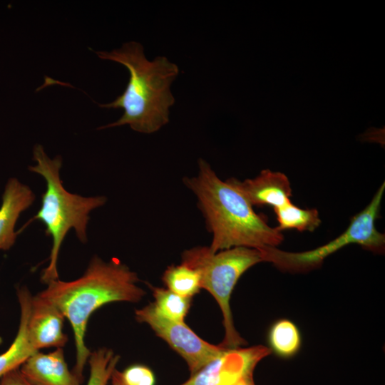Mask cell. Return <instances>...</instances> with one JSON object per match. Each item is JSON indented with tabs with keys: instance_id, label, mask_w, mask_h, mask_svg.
<instances>
[{
	"instance_id": "6da1fadb",
	"label": "cell",
	"mask_w": 385,
	"mask_h": 385,
	"mask_svg": "<svg viewBox=\"0 0 385 385\" xmlns=\"http://www.w3.org/2000/svg\"><path fill=\"white\" fill-rule=\"evenodd\" d=\"M139 281L137 273L118 259L105 262L95 255L81 277L70 282L51 281L38 293L58 307L72 327L76 345L72 372L81 383L91 354L85 344L91 315L108 303L140 301L145 292L138 285Z\"/></svg>"
},
{
	"instance_id": "7a4b0ae2",
	"label": "cell",
	"mask_w": 385,
	"mask_h": 385,
	"mask_svg": "<svg viewBox=\"0 0 385 385\" xmlns=\"http://www.w3.org/2000/svg\"><path fill=\"white\" fill-rule=\"evenodd\" d=\"M196 176L183 179L197 199L198 207L212 235V252L236 247L262 250L278 246L282 232L270 227L246 198L226 180H220L210 164L200 158Z\"/></svg>"
},
{
	"instance_id": "3957f363",
	"label": "cell",
	"mask_w": 385,
	"mask_h": 385,
	"mask_svg": "<svg viewBox=\"0 0 385 385\" xmlns=\"http://www.w3.org/2000/svg\"><path fill=\"white\" fill-rule=\"evenodd\" d=\"M96 53L101 59L122 64L130 73L125 91L113 102L100 105L107 108H123V115L101 129L127 124L135 131L150 134L168 123L169 110L175 103L170 85L179 73L175 63L165 56L149 61L143 46L135 41L125 43L111 51Z\"/></svg>"
},
{
	"instance_id": "277c9868",
	"label": "cell",
	"mask_w": 385,
	"mask_h": 385,
	"mask_svg": "<svg viewBox=\"0 0 385 385\" xmlns=\"http://www.w3.org/2000/svg\"><path fill=\"white\" fill-rule=\"evenodd\" d=\"M33 160L36 165L29 166V170L44 178L46 189L41 195L38 211L26 225L34 220H38L45 225L46 235L52 238L49 263L43 270L41 276V280L47 284L58 279V254L68 231L73 228L78 239L82 243H86L89 214L103 205L107 198L105 196L83 197L67 191L60 177L61 157L49 158L43 147L39 144L34 147Z\"/></svg>"
},
{
	"instance_id": "5b68a950",
	"label": "cell",
	"mask_w": 385,
	"mask_h": 385,
	"mask_svg": "<svg viewBox=\"0 0 385 385\" xmlns=\"http://www.w3.org/2000/svg\"><path fill=\"white\" fill-rule=\"evenodd\" d=\"M181 260V263L199 273L201 289L210 293L220 307L225 337L219 345L236 349L247 344L235 327L230 302L240 277L255 265L263 262L261 251L236 247L212 252L209 247L197 246L185 250Z\"/></svg>"
},
{
	"instance_id": "8992f818",
	"label": "cell",
	"mask_w": 385,
	"mask_h": 385,
	"mask_svg": "<svg viewBox=\"0 0 385 385\" xmlns=\"http://www.w3.org/2000/svg\"><path fill=\"white\" fill-rule=\"evenodd\" d=\"M385 184L379 187L369 204L354 215L346 230L328 243L312 250L289 252L269 247L260 250L263 262L272 263L284 272H304L319 267L323 261L341 248L357 244L365 250L382 253L385 246L384 234L375 227L379 217Z\"/></svg>"
},
{
	"instance_id": "52a82bcc",
	"label": "cell",
	"mask_w": 385,
	"mask_h": 385,
	"mask_svg": "<svg viewBox=\"0 0 385 385\" xmlns=\"http://www.w3.org/2000/svg\"><path fill=\"white\" fill-rule=\"evenodd\" d=\"M135 319L147 324L186 362L190 375L219 356L226 348L201 339L184 322L167 319L160 315L153 303L136 309Z\"/></svg>"
},
{
	"instance_id": "ba28073f",
	"label": "cell",
	"mask_w": 385,
	"mask_h": 385,
	"mask_svg": "<svg viewBox=\"0 0 385 385\" xmlns=\"http://www.w3.org/2000/svg\"><path fill=\"white\" fill-rule=\"evenodd\" d=\"M271 352L262 345L225 349L180 385H232Z\"/></svg>"
},
{
	"instance_id": "9c48e42d",
	"label": "cell",
	"mask_w": 385,
	"mask_h": 385,
	"mask_svg": "<svg viewBox=\"0 0 385 385\" xmlns=\"http://www.w3.org/2000/svg\"><path fill=\"white\" fill-rule=\"evenodd\" d=\"M64 319L63 313L49 300L39 294L32 296L27 329L33 348L38 351L63 347L68 342L63 332Z\"/></svg>"
},
{
	"instance_id": "30bf717a",
	"label": "cell",
	"mask_w": 385,
	"mask_h": 385,
	"mask_svg": "<svg viewBox=\"0 0 385 385\" xmlns=\"http://www.w3.org/2000/svg\"><path fill=\"white\" fill-rule=\"evenodd\" d=\"M226 181L235 187L252 206L270 205L274 209L291 202L290 182L280 172L265 169L253 179L241 181L232 178Z\"/></svg>"
},
{
	"instance_id": "8fae6325",
	"label": "cell",
	"mask_w": 385,
	"mask_h": 385,
	"mask_svg": "<svg viewBox=\"0 0 385 385\" xmlns=\"http://www.w3.org/2000/svg\"><path fill=\"white\" fill-rule=\"evenodd\" d=\"M19 370L32 385L81 384L69 370L62 348L48 354L36 351L22 364Z\"/></svg>"
},
{
	"instance_id": "7c38bea8",
	"label": "cell",
	"mask_w": 385,
	"mask_h": 385,
	"mask_svg": "<svg viewBox=\"0 0 385 385\" xmlns=\"http://www.w3.org/2000/svg\"><path fill=\"white\" fill-rule=\"evenodd\" d=\"M35 195L26 185L11 178L4 187L0 206V250H9L19 232L15 231L21 214L34 202Z\"/></svg>"
},
{
	"instance_id": "4fadbf2b",
	"label": "cell",
	"mask_w": 385,
	"mask_h": 385,
	"mask_svg": "<svg viewBox=\"0 0 385 385\" xmlns=\"http://www.w3.org/2000/svg\"><path fill=\"white\" fill-rule=\"evenodd\" d=\"M16 293L20 306V322L13 342L0 354V378L14 369H19L29 356L38 351L31 346L27 329L32 295L25 286L19 287Z\"/></svg>"
},
{
	"instance_id": "5bb4252c",
	"label": "cell",
	"mask_w": 385,
	"mask_h": 385,
	"mask_svg": "<svg viewBox=\"0 0 385 385\" xmlns=\"http://www.w3.org/2000/svg\"><path fill=\"white\" fill-rule=\"evenodd\" d=\"M267 339L271 351L284 359L294 356L302 344L299 329L287 319H279L271 326Z\"/></svg>"
},
{
	"instance_id": "9a60e30c",
	"label": "cell",
	"mask_w": 385,
	"mask_h": 385,
	"mask_svg": "<svg viewBox=\"0 0 385 385\" xmlns=\"http://www.w3.org/2000/svg\"><path fill=\"white\" fill-rule=\"evenodd\" d=\"M278 226L277 230L295 229L299 232L314 231L321 224L319 212L315 208L302 209L292 202L274 209Z\"/></svg>"
},
{
	"instance_id": "2e32d148",
	"label": "cell",
	"mask_w": 385,
	"mask_h": 385,
	"mask_svg": "<svg viewBox=\"0 0 385 385\" xmlns=\"http://www.w3.org/2000/svg\"><path fill=\"white\" fill-rule=\"evenodd\" d=\"M162 279L167 289L185 297L192 298L201 289L199 273L183 263L168 267Z\"/></svg>"
},
{
	"instance_id": "e0dca14e",
	"label": "cell",
	"mask_w": 385,
	"mask_h": 385,
	"mask_svg": "<svg viewBox=\"0 0 385 385\" xmlns=\"http://www.w3.org/2000/svg\"><path fill=\"white\" fill-rule=\"evenodd\" d=\"M154 297L153 306L163 317L184 322L191 305L192 298L180 296L168 289L148 284Z\"/></svg>"
},
{
	"instance_id": "ac0fdd59",
	"label": "cell",
	"mask_w": 385,
	"mask_h": 385,
	"mask_svg": "<svg viewBox=\"0 0 385 385\" xmlns=\"http://www.w3.org/2000/svg\"><path fill=\"white\" fill-rule=\"evenodd\" d=\"M119 360L118 355L106 347L92 352L88 360L90 376L87 385H107Z\"/></svg>"
},
{
	"instance_id": "d6986e66",
	"label": "cell",
	"mask_w": 385,
	"mask_h": 385,
	"mask_svg": "<svg viewBox=\"0 0 385 385\" xmlns=\"http://www.w3.org/2000/svg\"><path fill=\"white\" fill-rule=\"evenodd\" d=\"M125 385H154L155 376L153 371L142 364H133L120 371Z\"/></svg>"
},
{
	"instance_id": "ffe728a7",
	"label": "cell",
	"mask_w": 385,
	"mask_h": 385,
	"mask_svg": "<svg viewBox=\"0 0 385 385\" xmlns=\"http://www.w3.org/2000/svg\"><path fill=\"white\" fill-rule=\"evenodd\" d=\"M0 385H32L21 373L19 369H14L1 377Z\"/></svg>"
},
{
	"instance_id": "44dd1931",
	"label": "cell",
	"mask_w": 385,
	"mask_h": 385,
	"mask_svg": "<svg viewBox=\"0 0 385 385\" xmlns=\"http://www.w3.org/2000/svg\"><path fill=\"white\" fill-rule=\"evenodd\" d=\"M232 385H255L253 379V372L244 374Z\"/></svg>"
},
{
	"instance_id": "7402d4cb",
	"label": "cell",
	"mask_w": 385,
	"mask_h": 385,
	"mask_svg": "<svg viewBox=\"0 0 385 385\" xmlns=\"http://www.w3.org/2000/svg\"><path fill=\"white\" fill-rule=\"evenodd\" d=\"M111 380L112 385H125L120 376V371L116 369L114 370Z\"/></svg>"
}]
</instances>
